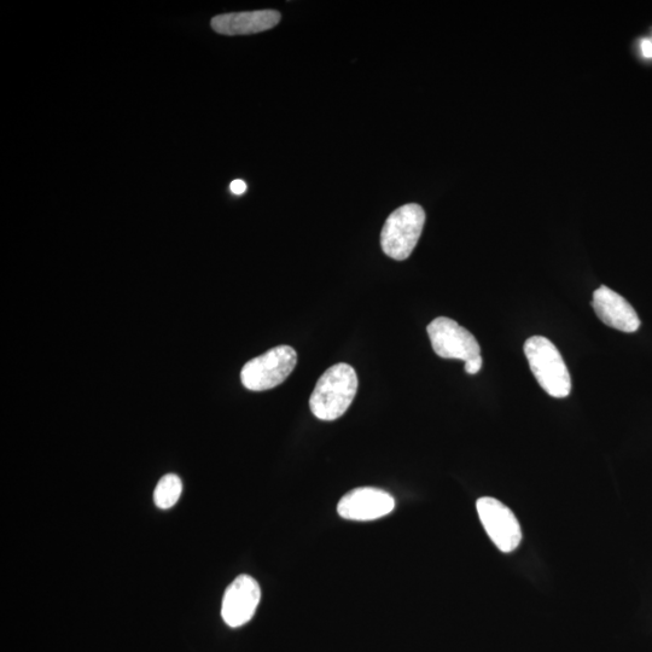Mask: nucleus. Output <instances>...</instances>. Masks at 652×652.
Instances as JSON below:
<instances>
[{"label":"nucleus","mask_w":652,"mask_h":652,"mask_svg":"<svg viewBox=\"0 0 652 652\" xmlns=\"http://www.w3.org/2000/svg\"><path fill=\"white\" fill-rule=\"evenodd\" d=\"M357 390V372L351 365L340 363L331 366L319 378L311 395L313 415L326 422L339 419L352 405Z\"/></svg>","instance_id":"obj_1"},{"label":"nucleus","mask_w":652,"mask_h":652,"mask_svg":"<svg viewBox=\"0 0 652 652\" xmlns=\"http://www.w3.org/2000/svg\"><path fill=\"white\" fill-rule=\"evenodd\" d=\"M525 354L540 387L553 398H567L572 378L562 354L546 337L533 336L525 343Z\"/></svg>","instance_id":"obj_2"},{"label":"nucleus","mask_w":652,"mask_h":652,"mask_svg":"<svg viewBox=\"0 0 652 652\" xmlns=\"http://www.w3.org/2000/svg\"><path fill=\"white\" fill-rule=\"evenodd\" d=\"M426 212L410 203L389 215L381 232V246L389 258L403 261L409 258L421 238Z\"/></svg>","instance_id":"obj_3"},{"label":"nucleus","mask_w":652,"mask_h":652,"mask_svg":"<svg viewBox=\"0 0 652 652\" xmlns=\"http://www.w3.org/2000/svg\"><path fill=\"white\" fill-rule=\"evenodd\" d=\"M298 364V353L290 346H279L250 360L243 366L241 381L253 392H264L282 384Z\"/></svg>","instance_id":"obj_4"},{"label":"nucleus","mask_w":652,"mask_h":652,"mask_svg":"<svg viewBox=\"0 0 652 652\" xmlns=\"http://www.w3.org/2000/svg\"><path fill=\"white\" fill-rule=\"evenodd\" d=\"M434 352L444 359H461L465 363L481 357V347L475 336L456 320L439 317L427 328Z\"/></svg>","instance_id":"obj_5"},{"label":"nucleus","mask_w":652,"mask_h":652,"mask_svg":"<svg viewBox=\"0 0 652 652\" xmlns=\"http://www.w3.org/2000/svg\"><path fill=\"white\" fill-rule=\"evenodd\" d=\"M476 509L488 537L500 551L510 553L520 546L521 526L508 506L498 499L483 497L477 500Z\"/></svg>","instance_id":"obj_6"},{"label":"nucleus","mask_w":652,"mask_h":652,"mask_svg":"<svg viewBox=\"0 0 652 652\" xmlns=\"http://www.w3.org/2000/svg\"><path fill=\"white\" fill-rule=\"evenodd\" d=\"M261 589L252 576L240 575L227 587L221 605V616L227 626L241 627L253 619L259 607Z\"/></svg>","instance_id":"obj_7"},{"label":"nucleus","mask_w":652,"mask_h":652,"mask_svg":"<svg viewBox=\"0 0 652 652\" xmlns=\"http://www.w3.org/2000/svg\"><path fill=\"white\" fill-rule=\"evenodd\" d=\"M395 508L389 493L375 487H360L348 492L337 505V512L345 520L375 521L387 516Z\"/></svg>","instance_id":"obj_8"},{"label":"nucleus","mask_w":652,"mask_h":652,"mask_svg":"<svg viewBox=\"0 0 652 652\" xmlns=\"http://www.w3.org/2000/svg\"><path fill=\"white\" fill-rule=\"evenodd\" d=\"M592 307L597 317L610 328L632 334L640 328V319L624 296L605 285L593 293Z\"/></svg>","instance_id":"obj_9"},{"label":"nucleus","mask_w":652,"mask_h":652,"mask_svg":"<svg viewBox=\"0 0 652 652\" xmlns=\"http://www.w3.org/2000/svg\"><path fill=\"white\" fill-rule=\"evenodd\" d=\"M281 19L276 10L247 11L215 16L212 28L223 36H248L275 28Z\"/></svg>","instance_id":"obj_10"},{"label":"nucleus","mask_w":652,"mask_h":652,"mask_svg":"<svg viewBox=\"0 0 652 652\" xmlns=\"http://www.w3.org/2000/svg\"><path fill=\"white\" fill-rule=\"evenodd\" d=\"M183 492V483L177 475L168 474L157 483L154 491V503L157 508L168 510L178 503Z\"/></svg>","instance_id":"obj_11"},{"label":"nucleus","mask_w":652,"mask_h":652,"mask_svg":"<svg viewBox=\"0 0 652 652\" xmlns=\"http://www.w3.org/2000/svg\"><path fill=\"white\" fill-rule=\"evenodd\" d=\"M482 363V357L469 360V362L465 363L464 370L469 375H476L482 369Z\"/></svg>","instance_id":"obj_12"},{"label":"nucleus","mask_w":652,"mask_h":652,"mask_svg":"<svg viewBox=\"0 0 652 652\" xmlns=\"http://www.w3.org/2000/svg\"><path fill=\"white\" fill-rule=\"evenodd\" d=\"M230 189L232 191V194L241 196L244 194V192L247 191V184L243 182L241 179H236L234 182L231 183Z\"/></svg>","instance_id":"obj_13"},{"label":"nucleus","mask_w":652,"mask_h":652,"mask_svg":"<svg viewBox=\"0 0 652 652\" xmlns=\"http://www.w3.org/2000/svg\"><path fill=\"white\" fill-rule=\"evenodd\" d=\"M640 48H642V52H643L644 57L652 58V42H651V40H648V39L642 40V45H640Z\"/></svg>","instance_id":"obj_14"}]
</instances>
